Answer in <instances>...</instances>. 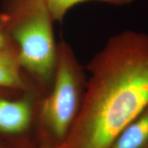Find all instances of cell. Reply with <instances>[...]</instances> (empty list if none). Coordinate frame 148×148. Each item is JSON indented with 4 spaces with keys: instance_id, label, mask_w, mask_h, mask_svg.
Returning a JSON list of instances; mask_svg holds the SVG:
<instances>
[{
    "instance_id": "5b68a950",
    "label": "cell",
    "mask_w": 148,
    "mask_h": 148,
    "mask_svg": "<svg viewBox=\"0 0 148 148\" xmlns=\"http://www.w3.org/2000/svg\"><path fill=\"white\" fill-rule=\"evenodd\" d=\"M110 148H148V106L119 133Z\"/></svg>"
},
{
    "instance_id": "52a82bcc",
    "label": "cell",
    "mask_w": 148,
    "mask_h": 148,
    "mask_svg": "<svg viewBox=\"0 0 148 148\" xmlns=\"http://www.w3.org/2000/svg\"><path fill=\"white\" fill-rule=\"evenodd\" d=\"M134 0H44L55 21L61 22L69 10L82 3L95 1L114 6L131 4Z\"/></svg>"
},
{
    "instance_id": "6da1fadb",
    "label": "cell",
    "mask_w": 148,
    "mask_h": 148,
    "mask_svg": "<svg viewBox=\"0 0 148 148\" xmlns=\"http://www.w3.org/2000/svg\"><path fill=\"white\" fill-rule=\"evenodd\" d=\"M90 73L71 130L58 148H110L148 106V34L114 35L86 66Z\"/></svg>"
},
{
    "instance_id": "277c9868",
    "label": "cell",
    "mask_w": 148,
    "mask_h": 148,
    "mask_svg": "<svg viewBox=\"0 0 148 148\" xmlns=\"http://www.w3.org/2000/svg\"><path fill=\"white\" fill-rule=\"evenodd\" d=\"M32 117V103L28 97L8 100L0 97V132L16 134L26 131Z\"/></svg>"
},
{
    "instance_id": "8992f818",
    "label": "cell",
    "mask_w": 148,
    "mask_h": 148,
    "mask_svg": "<svg viewBox=\"0 0 148 148\" xmlns=\"http://www.w3.org/2000/svg\"><path fill=\"white\" fill-rule=\"evenodd\" d=\"M21 68L15 47L0 50V87L24 89L25 84L21 75Z\"/></svg>"
},
{
    "instance_id": "ba28073f",
    "label": "cell",
    "mask_w": 148,
    "mask_h": 148,
    "mask_svg": "<svg viewBox=\"0 0 148 148\" xmlns=\"http://www.w3.org/2000/svg\"><path fill=\"white\" fill-rule=\"evenodd\" d=\"M10 47H15L11 41L7 31L2 9L0 8V50Z\"/></svg>"
},
{
    "instance_id": "7a4b0ae2",
    "label": "cell",
    "mask_w": 148,
    "mask_h": 148,
    "mask_svg": "<svg viewBox=\"0 0 148 148\" xmlns=\"http://www.w3.org/2000/svg\"><path fill=\"white\" fill-rule=\"evenodd\" d=\"M1 9L21 67L43 82L52 78L58 44L55 21L44 0H3Z\"/></svg>"
},
{
    "instance_id": "3957f363",
    "label": "cell",
    "mask_w": 148,
    "mask_h": 148,
    "mask_svg": "<svg viewBox=\"0 0 148 148\" xmlns=\"http://www.w3.org/2000/svg\"><path fill=\"white\" fill-rule=\"evenodd\" d=\"M54 83L41 106L44 125L58 148L65 140L82 104L86 81L73 49L64 40L58 44Z\"/></svg>"
}]
</instances>
